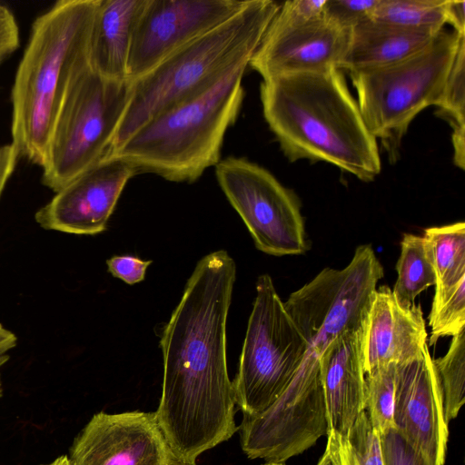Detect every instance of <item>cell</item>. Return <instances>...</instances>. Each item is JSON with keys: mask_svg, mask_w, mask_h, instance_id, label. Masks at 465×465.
Returning a JSON list of instances; mask_svg holds the SVG:
<instances>
[{"mask_svg": "<svg viewBox=\"0 0 465 465\" xmlns=\"http://www.w3.org/2000/svg\"><path fill=\"white\" fill-rule=\"evenodd\" d=\"M236 265L223 250L203 257L164 326L162 396L154 412L173 455L195 461L237 430L227 369L226 321Z\"/></svg>", "mask_w": 465, "mask_h": 465, "instance_id": "6da1fadb", "label": "cell"}, {"mask_svg": "<svg viewBox=\"0 0 465 465\" xmlns=\"http://www.w3.org/2000/svg\"><path fill=\"white\" fill-rule=\"evenodd\" d=\"M166 465H196L195 461H187L174 457H171Z\"/></svg>", "mask_w": 465, "mask_h": 465, "instance_id": "8d00e7d4", "label": "cell"}, {"mask_svg": "<svg viewBox=\"0 0 465 465\" xmlns=\"http://www.w3.org/2000/svg\"><path fill=\"white\" fill-rule=\"evenodd\" d=\"M436 115L450 125L453 145V163L465 167V37L460 43L456 57L444 85L442 94L435 104Z\"/></svg>", "mask_w": 465, "mask_h": 465, "instance_id": "44dd1931", "label": "cell"}, {"mask_svg": "<svg viewBox=\"0 0 465 465\" xmlns=\"http://www.w3.org/2000/svg\"><path fill=\"white\" fill-rule=\"evenodd\" d=\"M262 113L290 162H324L373 181L381 162L344 74L338 68L262 79Z\"/></svg>", "mask_w": 465, "mask_h": 465, "instance_id": "7a4b0ae2", "label": "cell"}, {"mask_svg": "<svg viewBox=\"0 0 465 465\" xmlns=\"http://www.w3.org/2000/svg\"><path fill=\"white\" fill-rule=\"evenodd\" d=\"M383 465H431L395 428L381 434Z\"/></svg>", "mask_w": 465, "mask_h": 465, "instance_id": "83f0119b", "label": "cell"}, {"mask_svg": "<svg viewBox=\"0 0 465 465\" xmlns=\"http://www.w3.org/2000/svg\"><path fill=\"white\" fill-rule=\"evenodd\" d=\"M446 422L455 419L465 402V330L454 335L446 354L433 359Z\"/></svg>", "mask_w": 465, "mask_h": 465, "instance_id": "7402d4cb", "label": "cell"}, {"mask_svg": "<svg viewBox=\"0 0 465 465\" xmlns=\"http://www.w3.org/2000/svg\"><path fill=\"white\" fill-rule=\"evenodd\" d=\"M350 35V29L339 27L324 15L304 19L281 5L248 66L262 79L330 68L341 70Z\"/></svg>", "mask_w": 465, "mask_h": 465, "instance_id": "8fae6325", "label": "cell"}, {"mask_svg": "<svg viewBox=\"0 0 465 465\" xmlns=\"http://www.w3.org/2000/svg\"><path fill=\"white\" fill-rule=\"evenodd\" d=\"M396 271L398 277L391 292L403 307L411 306L421 292L435 285L431 254L423 236L403 234Z\"/></svg>", "mask_w": 465, "mask_h": 465, "instance_id": "d6986e66", "label": "cell"}, {"mask_svg": "<svg viewBox=\"0 0 465 465\" xmlns=\"http://www.w3.org/2000/svg\"><path fill=\"white\" fill-rule=\"evenodd\" d=\"M429 325L431 331L428 346H432L440 337H453L465 330V278L451 289L433 296Z\"/></svg>", "mask_w": 465, "mask_h": 465, "instance_id": "d4e9b609", "label": "cell"}, {"mask_svg": "<svg viewBox=\"0 0 465 465\" xmlns=\"http://www.w3.org/2000/svg\"><path fill=\"white\" fill-rule=\"evenodd\" d=\"M423 238L436 273L434 295H439L465 278V223L427 228Z\"/></svg>", "mask_w": 465, "mask_h": 465, "instance_id": "ffe728a7", "label": "cell"}, {"mask_svg": "<svg viewBox=\"0 0 465 465\" xmlns=\"http://www.w3.org/2000/svg\"><path fill=\"white\" fill-rule=\"evenodd\" d=\"M173 453L154 412L95 413L75 437L72 465H166Z\"/></svg>", "mask_w": 465, "mask_h": 465, "instance_id": "4fadbf2b", "label": "cell"}, {"mask_svg": "<svg viewBox=\"0 0 465 465\" xmlns=\"http://www.w3.org/2000/svg\"><path fill=\"white\" fill-rule=\"evenodd\" d=\"M145 0H99L88 45L89 66L114 80L127 78L134 26Z\"/></svg>", "mask_w": 465, "mask_h": 465, "instance_id": "e0dca14e", "label": "cell"}, {"mask_svg": "<svg viewBox=\"0 0 465 465\" xmlns=\"http://www.w3.org/2000/svg\"><path fill=\"white\" fill-rule=\"evenodd\" d=\"M138 174L123 159L106 156L64 188L35 215L45 230L77 235H94L106 230L117 201L128 183Z\"/></svg>", "mask_w": 465, "mask_h": 465, "instance_id": "7c38bea8", "label": "cell"}, {"mask_svg": "<svg viewBox=\"0 0 465 465\" xmlns=\"http://www.w3.org/2000/svg\"><path fill=\"white\" fill-rule=\"evenodd\" d=\"M445 20L453 27V31L465 35V1L446 0Z\"/></svg>", "mask_w": 465, "mask_h": 465, "instance_id": "1f68e13d", "label": "cell"}, {"mask_svg": "<svg viewBox=\"0 0 465 465\" xmlns=\"http://www.w3.org/2000/svg\"><path fill=\"white\" fill-rule=\"evenodd\" d=\"M440 31L364 20L351 29L341 70L349 73L399 62L426 47Z\"/></svg>", "mask_w": 465, "mask_h": 465, "instance_id": "ac0fdd59", "label": "cell"}, {"mask_svg": "<svg viewBox=\"0 0 465 465\" xmlns=\"http://www.w3.org/2000/svg\"><path fill=\"white\" fill-rule=\"evenodd\" d=\"M361 331L338 336L320 359L329 431L346 440L351 427L364 410L365 372L361 350Z\"/></svg>", "mask_w": 465, "mask_h": 465, "instance_id": "2e32d148", "label": "cell"}, {"mask_svg": "<svg viewBox=\"0 0 465 465\" xmlns=\"http://www.w3.org/2000/svg\"><path fill=\"white\" fill-rule=\"evenodd\" d=\"M99 0H60L33 23L11 91V144L42 167L52 128L74 75L88 64Z\"/></svg>", "mask_w": 465, "mask_h": 465, "instance_id": "3957f363", "label": "cell"}, {"mask_svg": "<svg viewBox=\"0 0 465 465\" xmlns=\"http://www.w3.org/2000/svg\"><path fill=\"white\" fill-rule=\"evenodd\" d=\"M17 343V338L14 332L5 328L0 323V369L9 360V352ZM3 388L0 375V397L2 396Z\"/></svg>", "mask_w": 465, "mask_h": 465, "instance_id": "d6a6232c", "label": "cell"}, {"mask_svg": "<svg viewBox=\"0 0 465 465\" xmlns=\"http://www.w3.org/2000/svg\"><path fill=\"white\" fill-rule=\"evenodd\" d=\"M463 37L442 29L403 60L349 72L363 120L391 163L398 160L412 120L440 99Z\"/></svg>", "mask_w": 465, "mask_h": 465, "instance_id": "8992f818", "label": "cell"}, {"mask_svg": "<svg viewBox=\"0 0 465 465\" xmlns=\"http://www.w3.org/2000/svg\"><path fill=\"white\" fill-rule=\"evenodd\" d=\"M248 3L240 0H145L127 63L134 81L171 54L223 24Z\"/></svg>", "mask_w": 465, "mask_h": 465, "instance_id": "30bf717a", "label": "cell"}, {"mask_svg": "<svg viewBox=\"0 0 465 465\" xmlns=\"http://www.w3.org/2000/svg\"><path fill=\"white\" fill-rule=\"evenodd\" d=\"M346 440L358 465H383L381 435L365 410L356 418Z\"/></svg>", "mask_w": 465, "mask_h": 465, "instance_id": "484cf974", "label": "cell"}, {"mask_svg": "<svg viewBox=\"0 0 465 465\" xmlns=\"http://www.w3.org/2000/svg\"><path fill=\"white\" fill-rule=\"evenodd\" d=\"M393 423L431 465H444L449 429L427 344L417 357L397 364Z\"/></svg>", "mask_w": 465, "mask_h": 465, "instance_id": "5bb4252c", "label": "cell"}, {"mask_svg": "<svg viewBox=\"0 0 465 465\" xmlns=\"http://www.w3.org/2000/svg\"><path fill=\"white\" fill-rule=\"evenodd\" d=\"M327 446L317 465H341L340 454V438L333 432L328 433Z\"/></svg>", "mask_w": 465, "mask_h": 465, "instance_id": "836d02e7", "label": "cell"}, {"mask_svg": "<svg viewBox=\"0 0 465 465\" xmlns=\"http://www.w3.org/2000/svg\"><path fill=\"white\" fill-rule=\"evenodd\" d=\"M248 64L241 63L206 92L155 115L107 156L124 160L137 173L195 182L221 161L225 133L244 97Z\"/></svg>", "mask_w": 465, "mask_h": 465, "instance_id": "5b68a950", "label": "cell"}, {"mask_svg": "<svg viewBox=\"0 0 465 465\" xmlns=\"http://www.w3.org/2000/svg\"><path fill=\"white\" fill-rule=\"evenodd\" d=\"M19 28L12 11L0 4V65L19 47Z\"/></svg>", "mask_w": 465, "mask_h": 465, "instance_id": "f546056e", "label": "cell"}, {"mask_svg": "<svg viewBox=\"0 0 465 465\" xmlns=\"http://www.w3.org/2000/svg\"><path fill=\"white\" fill-rule=\"evenodd\" d=\"M340 454L341 465H358L346 440L340 439Z\"/></svg>", "mask_w": 465, "mask_h": 465, "instance_id": "e575fe53", "label": "cell"}, {"mask_svg": "<svg viewBox=\"0 0 465 465\" xmlns=\"http://www.w3.org/2000/svg\"><path fill=\"white\" fill-rule=\"evenodd\" d=\"M421 308L400 305L387 285L374 291L361 331L365 374L390 363L417 357L427 343Z\"/></svg>", "mask_w": 465, "mask_h": 465, "instance_id": "9a60e30c", "label": "cell"}, {"mask_svg": "<svg viewBox=\"0 0 465 465\" xmlns=\"http://www.w3.org/2000/svg\"><path fill=\"white\" fill-rule=\"evenodd\" d=\"M306 345L271 276H259L232 381L235 403L243 415L262 413L281 396L300 367Z\"/></svg>", "mask_w": 465, "mask_h": 465, "instance_id": "ba28073f", "label": "cell"}, {"mask_svg": "<svg viewBox=\"0 0 465 465\" xmlns=\"http://www.w3.org/2000/svg\"><path fill=\"white\" fill-rule=\"evenodd\" d=\"M151 263L133 255H114L106 261L108 272L128 284L142 282Z\"/></svg>", "mask_w": 465, "mask_h": 465, "instance_id": "f1b7e54d", "label": "cell"}, {"mask_svg": "<svg viewBox=\"0 0 465 465\" xmlns=\"http://www.w3.org/2000/svg\"><path fill=\"white\" fill-rule=\"evenodd\" d=\"M262 465H283L282 463H277V462H266Z\"/></svg>", "mask_w": 465, "mask_h": 465, "instance_id": "74e56055", "label": "cell"}, {"mask_svg": "<svg viewBox=\"0 0 465 465\" xmlns=\"http://www.w3.org/2000/svg\"><path fill=\"white\" fill-rule=\"evenodd\" d=\"M42 465H72V463L67 455H63V456L56 458L50 463L42 464Z\"/></svg>", "mask_w": 465, "mask_h": 465, "instance_id": "d590c367", "label": "cell"}, {"mask_svg": "<svg viewBox=\"0 0 465 465\" xmlns=\"http://www.w3.org/2000/svg\"><path fill=\"white\" fill-rule=\"evenodd\" d=\"M133 81L114 80L89 64L72 78L47 144L43 183L57 193L105 158L129 104Z\"/></svg>", "mask_w": 465, "mask_h": 465, "instance_id": "52a82bcc", "label": "cell"}, {"mask_svg": "<svg viewBox=\"0 0 465 465\" xmlns=\"http://www.w3.org/2000/svg\"><path fill=\"white\" fill-rule=\"evenodd\" d=\"M396 367L390 363L365 374L364 410L380 435L394 428Z\"/></svg>", "mask_w": 465, "mask_h": 465, "instance_id": "cb8c5ba5", "label": "cell"}, {"mask_svg": "<svg viewBox=\"0 0 465 465\" xmlns=\"http://www.w3.org/2000/svg\"><path fill=\"white\" fill-rule=\"evenodd\" d=\"M379 0H326L324 16L344 29H351L361 22L371 19Z\"/></svg>", "mask_w": 465, "mask_h": 465, "instance_id": "4316f807", "label": "cell"}, {"mask_svg": "<svg viewBox=\"0 0 465 465\" xmlns=\"http://www.w3.org/2000/svg\"><path fill=\"white\" fill-rule=\"evenodd\" d=\"M18 157L16 150L11 143L0 146V198L15 169Z\"/></svg>", "mask_w": 465, "mask_h": 465, "instance_id": "4dcf8cb0", "label": "cell"}, {"mask_svg": "<svg viewBox=\"0 0 465 465\" xmlns=\"http://www.w3.org/2000/svg\"><path fill=\"white\" fill-rule=\"evenodd\" d=\"M215 175L258 250L273 256L299 255L309 250L297 196L268 170L230 156L216 164Z\"/></svg>", "mask_w": 465, "mask_h": 465, "instance_id": "9c48e42d", "label": "cell"}, {"mask_svg": "<svg viewBox=\"0 0 465 465\" xmlns=\"http://www.w3.org/2000/svg\"><path fill=\"white\" fill-rule=\"evenodd\" d=\"M280 5L272 0H248L233 16L133 81L109 153L155 115L206 92L236 65L250 62Z\"/></svg>", "mask_w": 465, "mask_h": 465, "instance_id": "277c9868", "label": "cell"}, {"mask_svg": "<svg viewBox=\"0 0 465 465\" xmlns=\"http://www.w3.org/2000/svg\"><path fill=\"white\" fill-rule=\"evenodd\" d=\"M446 0H379L371 19L405 28L440 31Z\"/></svg>", "mask_w": 465, "mask_h": 465, "instance_id": "603a6c76", "label": "cell"}]
</instances>
